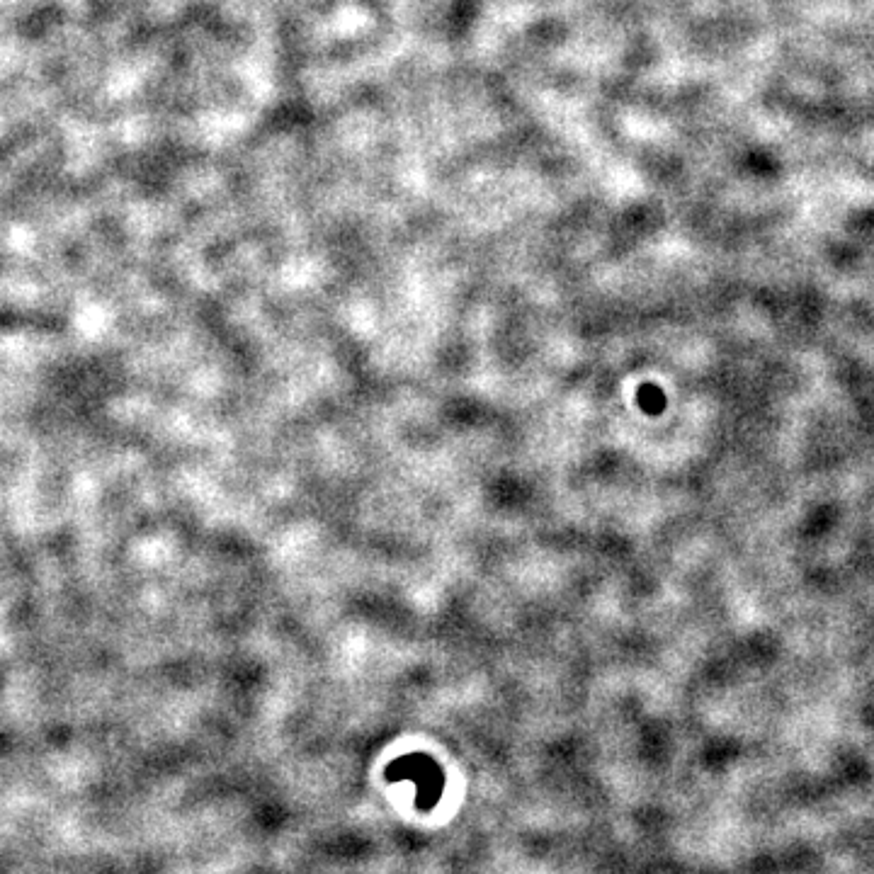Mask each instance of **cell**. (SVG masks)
<instances>
[{
  "label": "cell",
  "mask_w": 874,
  "mask_h": 874,
  "mask_svg": "<svg viewBox=\"0 0 874 874\" xmlns=\"http://www.w3.org/2000/svg\"><path fill=\"white\" fill-rule=\"evenodd\" d=\"M639 401L644 404L646 411L651 413L663 411V404H666V401H663V394L656 387H644V391H639Z\"/></svg>",
  "instance_id": "1"
}]
</instances>
